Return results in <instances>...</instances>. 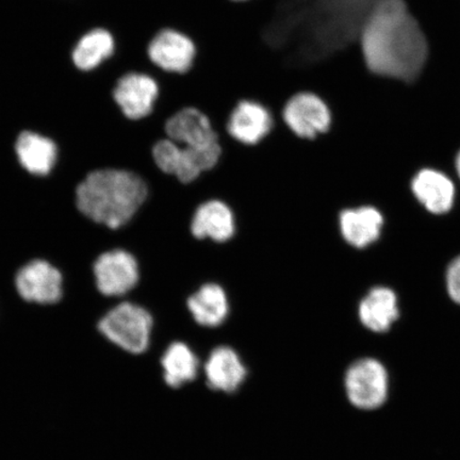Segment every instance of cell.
Returning <instances> with one entry per match:
<instances>
[{"instance_id": "obj_12", "label": "cell", "mask_w": 460, "mask_h": 460, "mask_svg": "<svg viewBox=\"0 0 460 460\" xmlns=\"http://www.w3.org/2000/svg\"><path fill=\"white\" fill-rule=\"evenodd\" d=\"M164 137L180 146L203 148L221 143V136L208 114L197 107H185L164 123Z\"/></svg>"}, {"instance_id": "obj_3", "label": "cell", "mask_w": 460, "mask_h": 460, "mask_svg": "<svg viewBox=\"0 0 460 460\" xmlns=\"http://www.w3.org/2000/svg\"><path fill=\"white\" fill-rule=\"evenodd\" d=\"M96 330L108 342L124 352L140 355L151 345L154 319L146 307L124 301L101 315Z\"/></svg>"}, {"instance_id": "obj_11", "label": "cell", "mask_w": 460, "mask_h": 460, "mask_svg": "<svg viewBox=\"0 0 460 460\" xmlns=\"http://www.w3.org/2000/svg\"><path fill=\"white\" fill-rule=\"evenodd\" d=\"M146 54L157 70L185 75L192 70L197 60L198 46L187 33L175 28H164L149 41Z\"/></svg>"}, {"instance_id": "obj_21", "label": "cell", "mask_w": 460, "mask_h": 460, "mask_svg": "<svg viewBox=\"0 0 460 460\" xmlns=\"http://www.w3.org/2000/svg\"><path fill=\"white\" fill-rule=\"evenodd\" d=\"M115 49H117V42L113 34L106 29H95L80 40L76 49H74L73 61L80 70H93L103 61L111 58Z\"/></svg>"}, {"instance_id": "obj_6", "label": "cell", "mask_w": 460, "mask_h": 460, "mask_svg": "<svg viewBox=\"0 0 460 460\" xmlns=\"http://www.w3.org/2000/svg\"><path fill=\"white\" fill-rule=\"evenodd\" d=\"M279 119L293 136L305 142L329 134L335 120L330 103L312 91L292 95L281 108Z\"/></svg>"}, {"instance_id": "obj_22", "label": "cell", "mask_w": 460, "mask_h": 460, "mask_svg": "<svg viewBox=\"0 0 460 460\" xmlns=\"http://www.w3.org/2000/svg\"><path fill=\"white\" fill-rule=\"evenodd\" d=\"M447 287L452 300L460 305V256L447 269Z\"/></svg>"}, {"instance_id": "obj_24", "label": "cell", "mask_w": 460, "mask_h": 460, "mask_svg": "<svg viewBox=\"0 0 460 460\" xmlns=\"http://www.w3.org/2000/svg\"><path fill=\"white\" fill-rule=\"evenodd\" d=\"M232 2H234V3H246V2H250V0H232Z\"/></svg>"}, {"instance_id": "obj_15", "label": "cell", "mask_w": 460, "mask_h": 460, "mask_svg": "<svg viewBox=\"0 0 460 460\" xmlns=\"http://www.w3.org/2000/svg\"><path fill=\"white\" fill-rule=\"evenodd\" d=\"M204 370L209 388L226 394L235 393L247 376L243 359L234 349L226 345L211 350Z\"/></svg>"}, {"instance_id": "obj_13", "label": "cell", "mask_w": 460, "mask_h": 460, "mask_svg": "<svg viewBox=\"0 0 460 460\" xmlns=\"http://www.w3.org/2000/svg\"><path fill=\"white\" fill-rule=\"evenodd\" d=\"M13 152L17 164L27 175L46 178L53 174L60 160V149L49 137L31 130L16 137Z\"/></svg>"}, {"instance_id": "obj_1", "label": "cell", "mask_w": 460, "mask_h": 460, "mask_svg": "<svg viewBox=\"0 0 460 460\" xmlns=\"http://www.w3.org/2000/svg\"><path fill=\"white\" fill-rule=\"evenodd\" d=\"M361 60L376 76L411 84L421 76L429 48L405 0H377L359 32Z\"/></svg>"}, {"instance_id": "obj_4", "label": "cell", "mask_w": 460, "mask_h": 460, "mask_svg": "<svg viewBox=\"0 0 460 460\" xmlns=\"http://www.w3.org/2000/svg\"><path fill=\"white\" fill-rule=\"evenodd\" d=\"M223 143L208 147L193 148L180 146L161 137L153 144L152 158L157 168L177 178L182 183H191L207 171L216 168L223 155Z\"/></svg>"}, {"instance_id": "obj_23", "label": "cell", "mask_w": 460, "mask_h": 460, "mask_svg": "<svg viewBox=\"0 0 460 460\" xmlns=\"http://www.w3.org/2000/svg\"><path fill=\"white\" fill-rule=\"evenodd\" d=\"M456 171H457V174L460 178V152L458 153L457 158H456Z\"/></svg>"}, {"instance_id": "obj_19", "label": "cell", "mask_w": 460, "mask_h": 460, "mask_svg": "<svg viewBox=\"0 0 460 460\" xmlns=\"http://www.w3.org/2000/svg\"><path fill=\"white\" fill-rule=\"evenodd\" d=\"M361 324L373 332H387L399 319L398 297L389 288H374L359 304Z\"/></svg>"}, {"instance_id": "obj_18", "label": "cell", "mask_w": 460, "mask_h": 460, "mask_svg": "<svg viewBox=\"0 0 460 460\" xmlns=\"http://www.w3.org/2000/svg\"><path fill=\"white\" fill-rule=\"evenodd\" d=\"M384 217L374 207L343 210L339 217L342 237L349 245L364 249L381 235Z\"/></svg>"}, {"instance_id": "obj_20", "label": "cell", "mask_w": 460, "mask_h": 460, "mask_svg": "<svg viewBox=\"0 0 460 460\" xmlns=\"http://www.w3.org/2000/svg\"><path fill=\"white\" fill-rule=\"evenodd\" d=\"M161 366L166 385L171 388H181L198 377L199 359L187 343L175 341L166 348Z\"/></svg>"}, {"instance_id": "obj_2", "label": "cell", "mask_w": 460, "mask_h": 460, "mask_svg": "<svg viewBox=\"0 0 460 460\" xmlns=\"http://www.w3.org/2000/svg\"><path fill=\"white\" fill-rule=\"evenodd\" d=\"M148 186L134 171L107 166L91 171L75 189V206L97 226L117 232L128 226L148 199Z\"/></svg>"}, {"instance_id": "obj_9", "label": "cell", "mask_w": 460, "mask_h": 460, "mask_svg": "<svg viewBox=\"0 0 460 460\" xmlns=\"http://www.w3.org/2000/svg\"><path fill=\"white\" fill-rule=\"evenodd\" d=\"M112 97L123 118L140 122L151 118L156 111L160 84L151 74L131 71L115 82Z\"/></svg>"}, {"instance_id": "obj_7", "label": "cell", "mask_w": 460, "mask_h": 460, "mask_svg": "<svg viewBox=\"0 0 460 460\" xmlns=\"http://www.w3.org/2000/svg\"><path fill=\"white\" fill-rule=\"evenodd\" d=\"M94 286L103 298L128 296L140 283L141 270L137 257L128 250L113 247L101 252L92 263Z\"/></svg>"}, {"instance_id": "obj_10", "label": "cell", "mask_w": 460, "mask_h": 460, "mask_svg": "<svg viewBox=\"0 0 460 460\" xmlns=\"http://www.w3.org/2000/svg\"><path fill=\"white\" fill-rule=\"evenodd\" d=\"M276 118L268 106L256 100L244 99L230 111L226 134L230 140L244 147L261 146L271 136Z\"/></svg>"}, {"instance_id": "obj_17", "label": "cell", "mask_w": 460, "mask_h": 460, "mask_svg": "<svg viewBox=\"0 0 460 460\" xmlns=\"http://www.w3.org/2000/svg\"><path fill=\"white\" fill-rule=\"evenodd\" d=\"M187 306L194 321L209 329L222 325L230 312L226 291L221 285L215 283L200 286L189 296Z\"/></svg>"}, {"instance_id": "obj_8", "label": "cell", "mask_w": 460, "mask_h": 460, "mask_svg": "<svg viewBox=\"0 0 460 460\" xmlns=\"http://www.w3.org/2000/svg\"><path fill=\"white\" fill-rule=\"evenodd\" d=\"M344 389L354 407L361 411L377 410L389 395L387 367L372 358L355 360L344 374Z\"/></svg>"}, {"instance_id": "obj_14", "label": "cell", "mask_w": 460, "mask_h": 460, "mask_svg": "<svg viewBox=\"0 0 460 460\" xmlns=\"http://www.w3.org/2000/svg\"><path fill=\"white\" fill-rule=\"evenodd\" d=\"M190 229L194 238L226 243L234 238L237 226L234 211L226 203L210 199L195 210Z\"/></svg>"}, {"instance_id": "obj_5", "label": "cell", "mask_w": 460, "mask_h": 460, "mask_svg": "<svg viewBox=\"0 0 460 460\" xmlns=\"http://www.w3.org/2000/svg\"><path fill=\"white\" fill-rule=\"evenodd\" d=\"M13 285L20 300L33 306H56L65 297V274L41 257L22 264L14 274Z\"/></svg>"}, {"instance_id": "obj_16", "label": "cell", "mask_w": 460, "mask_h": 460, "mask_svg": "<svg viewBox=\"0 0 460 460\" xmlns=\"http://www.w3.org/2000/svg\"><path fill=\"white\" fill-rule=\"evenodd\" d=\"M411 189L420 203L435 215L450 211L456 199V187L450 178L436 170L420 171L412 180Z\"/></svg>"}]
</instances>
